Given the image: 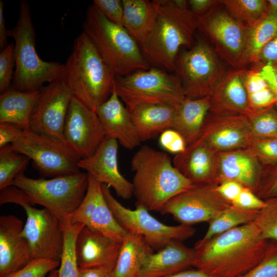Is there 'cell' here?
Returning a JSON list of instances; mask_svg holds the SVG:
<instances>
[{
    "instance_id": "1",
    "label": "cell",
    "mask_w": 277,
    "mask_h": 277,
    "mask_svg": "<svg viewBox=\"0 0 277 277\" xmlns=\"http://www.w3.org/2000/svg\"><path fill=\"white\" fill-rule=\"evenodd\" d=\"M269 241L254 221L238 226L195 243L193 267L210 277H239L262 260Z\"/></svg>"
},
{
    "instance_id": "2",
    "label": "cell",
    "mask_w": 277,
    "mask_h": 277,
    "mask_svg": "<svg viewBox=\"0 0 277 277\" xmlns=\"http://www.w3.org/2000/svg\"><path fill=\"white\" fill-rule=\"evenodd\" d=\"M133 195L135 205L160 212L171 198L193 185L174 166L169 156L143 145L131 161Z\"/></svg>"
},
{
    "instance_id": "3",
    "label": "cell",
    "mask_w": 277,
    "mask_h": 277,
    "mask_svg": "<svg viewBox=\"0 0 277 277\" xmlns=\"http://www.w3.org/2000/svg\"><path fill=\"white\" fill-rule=\"evenodd\" d=\"M62 80L73 96L95 111L111 95L116 74L84 32L75 38Z\"/></svg>"
},
{
    "instance_id": "4",
    "label": "cell",
    "mask_w": 277,
    "mask_h": 277,
    "mask_svg": "<svg viewBox=\"0 0 277 277\" xmlns=\"http://www.w3.org/2000/svg\"><path fill=\"white\" fill-rule=\"evenodd\" d=\"M158 10L156 25L144 55L152 67L172 73L182 48H190L199 29V16L184 0H154Z\"/></svg>"
},
{
    "instance_id": "5",
    "label": "cell",
    "mask_w": 277,
    "mask_h": 277,
    "mask_svg": "<svg viewBox=\"0 0 277 277\" xmlns=\"http://www.w3.org/2000/svg\"><path fill=\"white\" fill-rule=\"evenodd\" d=\"M7 33L15 42V69L11 88L24 92L39 91L45 83L62 78L64 64L44 61L37 53L35 32L27 1H21L17 23L13 29L8 30Z\"/></svg>"
},
{
    "instance_id": "6",
    "label": "cell",
    "mask_w": 277,
    "mask_h": 277,
    "mask_svg": "<svg viewBox=\"0 0 277 277\" xmlns=\"http://www.w3.org/2000/svg\"><path fill=\"white\" fill-rule=\"evenodd\" d=\"M83 28L116 75L125 76L151 67L128 32L109 21L93 5L87 9Z\"/></svg>"
},
{
    "instance_id": "7",
    "label": "cell",
    "mask_w": 277,
    "mask_h": 277,
    "mask_svg": "<svg viewBox=\"0 0 277 277\" xmlns=\"http://www.w3.org/2000/svg\"><path fill=\"white\" fill-rule=\"evenodd\" d=\"M12 185L23 190L32 205L44 207L62 223H67L85 196L88 178L87 173L82 171L48 179L30 178L22 172Z\"/></svg>"
},
{
    "instance_id": "8",
    "label": "cell",
    "mask_w": 277,
    "mask_h": 277,
    "mask_svg": "<svg viewBox=\"0 0 277 277\" xmlns=\"http://www.w3.org/2000/svg\"><path fill=\"white\" fill-rule=\"evenodd\" d=\"M114 88L130 111L143 104L176 106L186 98L178 76L156 67L116 75Z\"/></svg>"
},
{
    "instance_id": "9",
    "label": "cell",
    "mask_w": 277,
    "mask_h": 277,
    "mask_svg": "<svg viewBox=\"0 0 277 277\" xmlns=\"http://www.w3.org/2000/svg\"><path fill=\"white\" fill-rule=\"evenodd\" d=\"M185 97L210 96L226 73V69L208 42L197 37L192 46L181 50L176 63Z\"/></svg>"
},
{
    "instance_id": "10",
    "label": "cell",
    "mask_w": 277,
    "mask_h": 277,
    "mask_svg": "<svg viewBox=\"0 0 277 277\" xmlns=\"http://www.w3.org/2000/svg\"><path fill=\"white\" fill-rule=\"evenodd\" d=\"M199 29L213 45L218 56L234 69H246L249 64V26L216 5L199 16Z\"/></svg>"
},
{
    "instance_id": "11",
    "label": "cell",
    "mask_w": 277,
    "mask_h": 277,
    "mask_svg": "<svg viewBox=\"0 0 277 277\" xmlns=\"http://www.w3.org/2000/svg\"><path fill=\"white\" fill-rule=\"evenodd\" d=\"M105 200L120 226L127 232L142 236L146 243L157 251L173 241H183L192 237L195 229L192 226L164 224L151 215L142 206L131 210L122 205L111 194L110 187L102 184Z\"/></svg>"
},
{
    "instance_id": "12",
    "label": "cell",
    "mask_w": 277,
    "mask_h": 277,
    "mask_svg": "<svg viewBox=\"0 0 277 277\" xmlns=\"http://www.w3.org/2000/svg\"><path fill=\"white\" fill-rule=\"evenodd\" d=\"M17 152L27 156L43 177L53 178L81 172V158L64 143L31 129L24 130L11 144Z\"/></svg>"
},
{
    "instance_id": "13",
    "label": "cell",
    "mask_w": 277,
    "mask_h": 277,
    "mask_svg": "<svg viewBox=\"0 0 277 277\" xmlns=\"http://www.w3.org/2000/svg\"><path fill=\"white\" fill-rule=\"evenodd\" d=\"M214 182L193 184L170 199L160 212L171 214L174 220L187 226L209 222L232 204L216 190Z\"/></svg>"
},
{
    "instance_id": "14",
    "label": "cell",
    "mask_w": 277,
    "mask_h": 277,
    "mask_svg": "<svg viewBox=\"0 0 277 277\" xmlns=\"http://www.w3.org/2000/svg\"><path fill=\"white\" fill-rule=\"evenodd\" d=\"M73 96L62 78L43 87L30 118L31 130L66 144L64 127Z\"/></svg>"
},
{
    "instance_id": "15",
    "label": "cell",
    "mask_w": 277,
    "mask_h": 277,
    "mask_svg": "<svg viewBox=\"0 0 277 277\" xmlns=\"http://www.w3.org/2000/svg\"><path fill=\"white\" fill-rule=\"evenodd\" d=\"M31 204L22 207L27 219L22 235L27 241L33 259L60 262L64 247V233L60 220L45 208Z\"/></svg>"
},
{
    "instance_id": "16",
    "label": "cell",
    "mask_w": 277,
    "mask_h": 277,
    "mask_svg": "<svg viewBox=\"0 0 277 277\" xmlns=\"http://www.w3.org/2000/svg\"><path fill=\"white\" fill-rule=\"evenodd\" d=\"M63 134L66 144L81 159L92 155L106 138L96 112L74 96L69 104Z\"/></svg>"
},
{
    "instance_id": "17",
    "label": "cell",
    "mask_w": 277,
    "mask_h": 277,
    "mask_svg": "<svg viewBox=\"0 0 277 277\" xmlns=\"http://www.w3.org/2000/svg\"><path fill=\"white\" fill-rule=\"evenodd\" d=\"M88 178L85 196L71 215L69 222L82 224L117 242L122 243L127 232L114 217L104 197L102 184L89 174Z\"/></svg>"
},
{
    "instance_id": "18",
    "label": "cell",
    "mask_w": 277,
    "mask_h": 277,
    "mask_svg": "<svg viewBox=\"0 0 277 277\" xmlns=\"http://www.w3.org/2000/svg\"><path fill=\"white\" fill-rule=\"evenodd\" d=\"M117 153V141L106 137L94 153L81 159L78 165L100 183L112 187L118 196L128 200L133 195V186L120 171Z\"/></svg>"
},
{
    "instance_id": "19",
    "label": "cell",
    "mask_w": 277,
    "mask_h": 277,
    "mask_svg": "<svg viewBox=\"0 0 277 277\" xmlns=\"http://www.w3.org/2000/svg\"><path fill=\"white\" fill-rule=\"evenodd\" d=\"M217 152L248 147L252 138L246 115L208 114L200 137Z\"/></svg>"
},
{
    "instance_id": "20",
    "label": "cell",
    "mask_w": 277,
    "mask_h": 277,
    "mask_svg": "<svg viewBox=\"0 0 277 277\" xmlns=\"http://www.w3.org/2000/svg\"><path fill=\"white\" fill-rule=\"evenodd\" d=\"M121 244L84 226L77 235L75 245L78 267L113 271Z\"/></svg>"
},
{
    "instance_id": "21",
    "label": "cell",
    "mask_w": 277,
    "mask_h": 277,
    "mask_svg": "<svg viewBox=\"0 0 277 277\" xmlns=\"http://www.w3.org/2000/svg\"><path fill=\"white\" fill-rule=\"evenodd\" d=\"M263 166L249 147L217 153L215 182L234 181L253 191Z\"/></svg>"
},
{
    "instance_id": "22",
    "label": "cell",
    "mask_w": 277,
    "mask_h": 277,
    "mask_svg": "<svg viewBox=\"0 0 277 277\" xmlns=\"http://www.w3.org/2000/svg\"><path fill=\"white\" fill-rule=\"evenodd\" d=\"M24 226L15 215L0 217V277L20 269L33 259L29 244L22 235Z\"/></svg>"
},
{
    "instance_id": "23",
    "label": "cell",
    "mask_w": 277,
    "mask_h": 277,
    "mask_svg": "<svg viewBox=\"0 0 277 277\" xmlns=\"http://www.w3.org/2000/svg\"><path fill=\"white\" fill-rule=\"evenodd\" d=\"M106 137L115 139L124 148L132 149L140 145L130 111L117 95L113 87L109 98L95 110Z\"/></svg>"
},
{
    "instance_id": "24",
    "label": "cell",
    "mask_w": 277,
    "mask_h": 277,
    "mask_svg": "<svg viewBox=\"0 0 277 277\" xmlns=\"http://www.w3.org/2000/svg\"><path fill=\"white\" fill-rule=\"evenodd\" d=\"M246 70L234 69L226 73L210 96V113L246 115L252 112L244 85Z\"/></svg>"
},
{
    "instance_id": "25",
    "label": "cell",
    "mask_w": 277,
    "mask_h": 277,
    "mask_svg": "<svg viewBox=\"0 0 277 277\" xmlns=\"http://www.w3.org/2000/svg\"><path fill=\"white\" fill-rule=\"evenodd\" d=\"M195 249L182 241H173L156 252L146 256L138 277H168L193 266Z\"/></svg>"
},
{
    "instance_id": "26",
    "label": "cell",
    "mask_w": 277,
    "mask_h": 277,
    "mask_svg": "<svg viewBox=\"0 0 277 277\" xmlns=\"http://www.w3.org/2000/svg\"><path fill=\"white\" fill-rule=\"evenodd\" d=\"M217 152L199 138L174 157V166L193 184L215 182Z\"/></svg>"
},
{
    "instance_id": "27",
    "label": "cell",
    "mask_w": 277,
    "mask_h": 277,
    "mask_svg": "<svg viewBox=\"0 0 277 277\" xmlns=\"http://www.w3.org/2000/svg\"><path fill=\"white\" fill-rule=\"evenodd\" d=\"M123 27L137 42L144 55L153 34L158 17L154 2L148 0H122Z\"/></svg>"
},
{
    "instance_id": "28",
    "label": "cell",
    "mask_w": 277,
    "mask_h": 277,
    "mask_svg": "<svg viewBox=\"0 0 277 277\" xmlns=\"http://www.w3.org/2000/svg\"><path fill=\"white\" fill-rule=\"evenodd\" d=\"M210 108V96L196 99L186 97L175 107L172 129L183 136L187 146L200 138Z\"/></svg>"
},
{
    "instance_id": "29",
    "label": "cell",
    "mask_w": 277,
    "mask_h": 277,
    "mask_svg": "<svg viewBox=\"0 0 277 277\" xmlns=\"http://www.w3.org/2000/svg\"><path fill=\"white\" fill-rule=\"evenodd\" d=\"M175 107L163 104H143L130 111L141 142L172 129Z\"/></svg>"
},
{
    "instance_id": "30",
    "label": "cell",
    "mask_w": 277,
    "mask_h": 277,
    "mask_svg": "<svg viewBox=\"0 0 277 277\" xmlns=\"http://www.w3.org/2000/svg\"><path fill=\"white\" fill-rule=\"evenodd\" d=\"M39 90L24 92L11 88L1 93L0 123H11L24 130L31 129L30 118Z\"/></svg>"
},
{
    "instance_id": "31",
    "label": "cell",
    "mask_w": 277,
    "mask_h": 277,
    "mask_svg": "<svg viewBox=\"0 0 277 277\" xmlns=\"http://www.w3.org/2000/svg\"><path fill=\"white\" fill-rule=\"evenodd\" d=\"M153 249L141 235L127 232L113 271V277H138L143 262Z\"/></svg>"
},
{
    "instance_id": "32",
    "label": "cell",
    "mask_w": 277,
    "mask_h": 277,
    "mask_svg": "<svg viewBox=\"0 0 277 277\" xmlns=\"http://www.w3.org/2000/svg\"><path fill=\"white\" fill-rule=\"evenodd\" d=\"M259 211L242 209L232 204L208 222L205 234L196 243H204L223 232L254 222Z\"/></svg>"
},
{
    "instance_id": "33",
    "label": "cell",
    "mask_w": 277,
    "mask_h": 277,
    "mask_svg": "<svg viewBox=\"0 0 277 277\" xmlns=\"http://www.w3.org/2000/svg\"><path fill=\"white\" fill-rule=\"evenodd\" d=\"M244 85L249 107L252 111L275 107L277 98L267 82L260 74L259 69H246Z\"/></svg>"
},
{
    "instance_id": "34",
    "label": "cell",
    "mask_w": 277,
    "mask_h": 277,
    "mask_svg": "<svg viewBox=\"0 0 277 277\" xmlns=\"http://www.w3.org/2000/svg\"><path fill=\"white\" fill-rule=\"evenodd\" d=\"M276 35L277 16L265 13L249 29L247 39L249 64L256 63L262 49Z\"/></svg>"
},
{
    "instance_id": "35",
    "label": "cell",
    "mask_w": 277,
    "mask_h": 277,
    "mask_svg": "<svg viewBox=\"0 0 277 277\" xmlns=\"http://www.w3.org/2000/svg\"><path fill=\"white\" fill-rule=\"evenodd\" d=\"M61 223L64 233V247L57 277H78L75 245L77 235L84 225L70 222Z\"/></svg>"
},
{
    "instance_id": "36",
    "label": "cell",
    "mask_w": 277,
    "mask_h": 277,
    "mask_svg": "<svg viewBox=\"0 0 277 277\" xmlns=\"http://www.w3.org/2000/svg\"><path fill=\"white\" fill-rule=\"evenodd\" d=\"M30 159L15 151L11 144L0 149V190L12 185L15 177L24 172Z\"/></svg>"
},
{
    "instance_id": "37",
    "label": "cell",
    "mask_w": 277,
    "mask_h": 277,
    "mask_svg": "<svg viewBox=\"0 0 277 277\" xmlns=\"http://www.w3.org/2000/svg\"><path fill=\"white\" fill-rule=\"evenodd\" d=\"M220 4L237 20L249 27L253 25L265 13V0H221Z\"/></svg>"
},
{
    "instance_id": "38",
    "label": "cell",
    "mask_w": 277,
    "mask_h": 277,
    "mask_svg": "<svg viewBox=\"0 0 277 277\" xmlns=\"http://www.w3.org/2000/svg\"><path fill=\"white\" fill-rule=\"evenodd\" d=\"M252 138L277 137V111L275 107L246 115Z\"/></svg>"
},
{
    "instance_id": "39",
    "label": "cell",
    "mask_w": 277,
    "mask_h": 277,
    "mask_svg": "<svg viewBox=\"0 0 277 277\" xmlns=\"http://www.w3.org/2000/svg\"><path fill=\"white\" fill-rule=\"evenodd\" d=\"M264 200L265 206L259 210L254 222L264 239L277 241V196Z\"/></svg>"
},
{
    "instance_id": "40",
    "label": "cell",
    "mask_w": 277,
    "mask_h": 277,
    "mask_svg": "<svg viewBox=\"0 0 277 277\" xmlns=\"http://www.w3.org/2000/svg\"><path fill=\"white\" fill-rule=\"evenodd\" d=\"M239 277H277V241L269 240L262 260Z\"/></svg>"
},
{
    "instance_id": "41",
    "label": "cell",
    "mask_w": 277,
    "mask_h": 277,
    "mask_svg": "<svg viewBox=\"0 0 277 277\" xmlns=\"http://www.w3.org/2000/svg\"><path fill=\"white\" fill-rule=\"evenodd\" d=\"M248 147L263 166L277 163V137L252 138Z\"/></svg>"
},
{
    "instance_id": "42",
    "label": "cell",
    "mask_w": 277,
    "mask_h": 277,
    "mask_svg": "<svg viewBox=\"0 0 277 277\" xmlns=\"http://www.w3.org/2000/svg\"><path fill=\"white\" fill-rule=\"evenodd\" d=\"M60 262L46 259H33L20 269L4 277H47L60 266Z\"/></svg>"
},
{
    "instance_id": "43",
    "label": "cell",
    "mask_w": 277,
    "mask_h": 277,
    "mask_svg": "<svg viewBox=\"0 0 277 277\" xmlns=\"http://www.w3.org/2000/svg\"><path fill=\"white\" fill-rule=\"evenodd\" d=\"M253 192L264 200L277 196V163L263 166L261 177Z\"/></svg>"
},
{
    "instance_id": "44",
    "label": "cell",
    "mask_w": 277,
    "mask_h": 277,
    "mask_svg": "<svg viewBox=\"0 0 277 277\" xmlns=\"http://www.w3.org/2000/svg\"><path fill=\"white\" fill-rule=\"evenodd\" d=\"M15 65L14 44H9L0 53V92L2 93L11 88Z\"/></svg>"
},
{
    "instance_id": "45",
    "label": "cell",
    "mask_w": 277,
    "mask_h": 277,
    "mask_svg": "<svg viewBox=\"0 0 277 277\" xmlns=\"http://www.w3.org/2000/svg\"><path fill=\"white\" fill-rule=\"evenodd\" d=\"M93 5L109 21L122 26L124 9L120 0H94Z\"/></svg>"
},
{
    "instance_id": "46",
    "label": "cell",
    "mask_w": 277,
    "mask_h": 277,
    "mask_svg": "<svg viewBox=\"0 0 277 277\" xmlns=\"http://www.w3.org/2000/svg\"><path fill=\"white\" fill-rule=\"evenodd\" d=\"M159 144L164 149L176 154L184 151L187 147L183 136L173 129H168L160 134Z\"/></svg>"
},
{
    "instance_id": "47",
    "label": "cell",
    "mask_w": 277,
    "mask_h": 277,
    "mask_svg": "<svg viewBox=\"0 0 277 277\" xmlns=\"http://www.w3.org/2000/svg\"><path fill=\"white\" fill-rule=\"evenodd\" d=\"M232 204L246 210H260L265 206V202L259 197L251 189L245 187Z\"/></svg>"
},
{
    "instance_id": "48",
    "label": "cell",
    "mask_w": 277,
    "mask_h": 277,
    "mask_svg": "<svg viewBox=\"0 0 277 277\" xmlns=\"http://www.w3.org/2000/svg\"><path fill=\"white\" fill-rule=\"evenodd\" d=\"M14 203L23 207L31 203L26 193L21 189L12 185L1 190L0 205Z\"/></svg>"
},
{
    "instance_id": "49",
    "label": "cell",
    "mask_w": 277,
    "mask_h": 277,
    "mask_svg": "<svg viewBox=\"0 0 277 277\" xmlns=\"http://www.w3.org/2000/svg\"><path fill=\"white\" fill-rule=\"evenodd\" d=\"M24 130L20 127L9 123H0V149L16 142Z\"/></svg>"
},
{
    "instance_id": "50",
    "label": "cell",
    "mask_w": 277,
    "mask_h": 277,
    "mask_svg": "<svg viewBox=\"0 0 277 277\" xmlns=\"http://www.w3.org/2000/svg\"><path fill=\"white\" fill-rule=\"evenodd\" d=\"M245 187L234 181H225L217 185L216 190L220 194L231 204L238 198Z\"/></svg>"
},
{
    "instance_id": "51",
    "label": "cell",
    "mask_w": 277,
    "mask_h": 277,
    "mask_svg": "<svg viewBox=\"0 0 277 277\" xmlns=\"http://www.w3.org/2000/svg\"><path fill=\"white\" fill-rule=\"evenodd\" d=\"M256 63L277 66V35L262 49Z\"/></svg>"
},
{
    "instance_id": "52",
    "label": "cell",
    "mask_w": 277,
    "mask_h": 277,
    "mask_svg": "<svg viewBox=\"0 0 277 277\" xmlns=\"http://www.w3.org/2000/svg\"><path fill=\"white\" fill-rule=\"evenodd\" d=\"M259 71L277 98V66L271 65L261 66ZM275 108L277 111V103L275 105Z\"/></svg>"
},
{
    "instance_id": "53",
    "label": "cell",
    "mask_w": 277,
    "mask_h": 277,
    "mask_svg": "<svg viewBox=\"0 0 277 277\" xmlns=\"http://www.w3.org/2000/svg\"><path fill=\"white\" fill-rule=\"evenodd\" d=\"M190 10L196 15L200 16L207 12L219 3L215 0H190L188 1Z\"/></svg>"
},
{
    "instance_id": "54",
    "label": "cell",
    "mask_w": 277,
    "mask_h": 277,
    "mask_svg": "<svg viewBox=\"0 0 277 277\" xmlns=\"http://www.w3.org/2000/svg\"><path fill=\"white\" fill-rule=\"evenodd\" d=\"M112 273L104 269L78 267V277H113Z\"/></svg>"
},
{
    "instance_id": "55",
    "label": "cell",
    "mask_w": 277,
    "mask_h": 277,
    "mask_svg": "<svg viewBox=\"0 0 277 277\" xmlns=\"http://www.w3.org/2000/svg\"><path fill=\"white\" fill-rule=\"evenodd\" d=\"M4 3L0 1V48L4 49L7 44L8 30L5 28V21L4 16Z\"/></svg>"
},
{
    "instance_id": "56",
    "label": "cell",
    "mask_w": 277,
    "mask_h": 277,
    "mask_svg": "<svg viewBox=\"0 0 277 277\" xmlns=\"http://www.w3.org/2000/svg\"><path fill=\"white\" fill-rule=\"evenodd\" d=\"M168 277H210L204 272L195 269H187Z\"/></svg>"
},
{
    "instance_id": "57",
    "label": "cell",
    "mask_w": 277,
    "mask_h": 277,
    "mask_svg": "<svg viewBox=\"0 0 277 277\" xmlns=\"http://www.w3.org/2000/svg\"><path fill=\"white\" fill-rule=\"evenodd\" d=\"M266 13L277 16V0L267 1Z\"/></svg>"
},
{
    "instance_id": "58",
    "label": "cell",
    "mask_w": 277,
    "mask_h": 277,
    "mask_svg": "<svg viewBox=\"0 0 277 277\" xmlns=\"http://www.w3.org/2000/svg\"><path fill=\"white\" fill-rule=\"evenodd\" d=\"M58 274V269H55L52 271L47 275V277H57Z\"/></svg>"
}]
</instances>
